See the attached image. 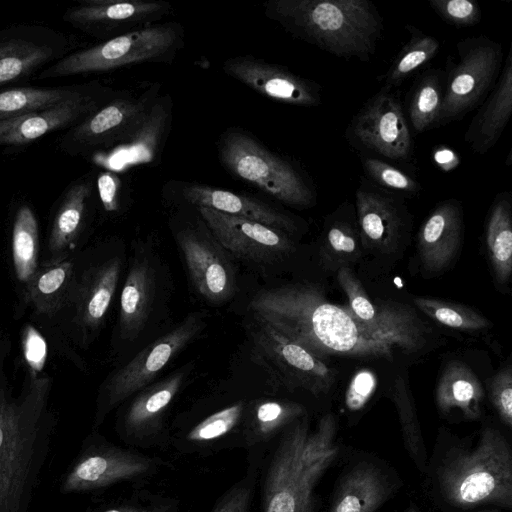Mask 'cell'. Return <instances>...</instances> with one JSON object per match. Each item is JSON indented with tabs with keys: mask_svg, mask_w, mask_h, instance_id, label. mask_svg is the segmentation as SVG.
Instances as JSON below:
<instances>
[{
	"mask_svg": "<svg viewBox=\"0 0 512 512\" xmlns=\"http://www.w3.org/2000/svg\"><path fill=\"white\" fill-rule=\"evenodd\" d=\"M248 310L321 360L327 356L392 360L396 352L410 354L422 348L428 332L365 324L348 305L331 303L318 287L307 283L260 290Z\"/></svg>",
	"mask_w": 512,
	"mask_h": 512,
	"instance_id": "cell-1",
	"label": "cell"
},
{
	"mask_svg": "<svg viewBox=\"0 0 512 512\" xmlns=\"http://www.w3.org/2000/svg\"><path fill=\"white\" fill-rule=\"evenodd\" d=\"M264 11L294 37L347 59L368 61L383 32L369 0H270Z\"/></svg>",
	"mask_w": 512,
	"mask_h": 512,
	"instance_id": "cell-2",
	"label": "cell"
},
{
	"mask_svg": "<svg viewBox=\"0 0 512 512\" xmlns=\"http://www.w3.org/2000/svg\"><path fill=\"white\" fill-rule=\"evenodd\" d=\"M447 500L459 507L512 504V453L500 432L487 427L477 447L450 460L440 475Z\"/></svg>",
	"mask_w": 512,
	"mask_h": 512,
	"instance_id": "cell-3",
	"label": "cell"
},
{
	"mask_svg": "<svg viewBox=\"0 0 512 512\" xmlns=\"http://www.w3.org/2000/svg\"><path fill=\"white\" fill-rule=\"evenodd\" d=\"M218 151L222 165L235 178L295 208L315 204L316 191L303 172L251 135L229 130L222 135Z\"/></svg>",
	"mask_w": 512,
	"mask_h": 512,
	"instance_id": "cell-4",
	"label": "cell"
},
{
	"mask_svg": "<svg viewBox=\"0 0 512 512\" xmlns=\"http://www.w3.org/2000/svg\"><path fill=\"white\" fill-rule=\"evenodd\" d=\"M181 41L182 32L176 23L148 25L63 56L42 71L39 78L100 73L144 62L164 61L174 56Z\"/></svg>",
	"mask_w": 512,
	"mask_h": 512,
	"instance_id": "cell-5",
	"label": "cell"
},
{
	"mask_svg": "<svg viewBox=\"0 0 512 512\" xmlns=\"http://www.w3.org/2000/svg\"><path fill=\"white\" fill-rule=\"evenodd\" d=\"M40 379L19 405L0 385V512H18L34 451L36 419L47 391Z\"/></svg>",
	"mask_w": 512,
	"mask_h": 512,
	"instance_id": "cell-6",
	"label": "cell"
},
{
	"mask_svg": "<svg viewBox=\"0 0 512 512\" xmlns=\"http://www.w3.org/2000/svg\"><path fill=\"white\" fill-rule=\"evenodd\" d=\"M205 326L203 313L189 314L170 331L155 339L112 372L101 389L98 423L112 409L153 383L156 376L200 335Z\"/></svg>",
	"mask_w": 512,
	"mask_h": 512,
	"instance_id": "cell-7",
	"label": "cell"
},
{
	"mask_svg": "<svg viewBox=\"0 0 512 512\" xmlns=\"http://www.w3.org/2000/svg\"><path fill=\"white\" fill-rule=\"evenodd\" d=\"M456 49L459 61L446 78L436 126L459 121L478 106L494 87L503 64L501 43L484 35L461 39Z\"/></svg>",
	"mask_w": 512,
	"mask_h": 512,
	"instance_id": "cell-8",
	"label": "cell"
},
{
	"mask_svg": "<svg viewBox=\"0 0 512 512\" xmlns=\"http://www.w3.org/2000/svg\"><path fill=\"white\" fill-rule=\"evenodd\" d=\"M250 336L254 361L287 388L319 396L334 385V368L265 323L253 318Z\"/></svg>",
	"mask_w": 512,
	"mask_h": 512,
	"instance_id": "cell-9",
	"label": "cell"
},
{
	"mask_svg": "<svg viewBox=\"0 0 512 512\" xmlns=\"http://www.w3.org/2000/svg\"><path fill=\"white\" fill-rule=\"evenodd\" d=\"M345 136L358 150L395 162H409L412 158L413 143L402 104L385 86L352 117Z\"/></svg>",
	"mask_w": 512,
	"mask_h": 512,
	"instance_id": "cell-10",
	"label": "cell"
},
{
	"mask_svg": "<svg viewBox=\"0 0 512 512\" xmlns=\"http://www.w3.org/2000/svg\"><path fill=\"white\" fill-rule=\"evenodd\" d=\"M308 428L304 415L279 436L263 476L262 512H312V493L299 477V458Z\"/></svg>",
	"mask_w": 512,
	"mask_h": 512,
	"instance_id": "cell-11",
	"label": "cell"
},
{
	"mask_svg": "<svg viewBox=\"0 0 512 512\" xmlns=\"http://www.w3.org/2000/svg\"><path fill=\"white\" fill-rule=\"evenodd\" d=\"M159 458L110 443L85 453L66 476L64 492L88 491L123 482L147 480L166 466Z\"/></svg>",
	"mask_w": 512,
	"mask_h": 512,
	"instance_id": "cell-12",
	"label": "cell"
},
{
	"mask_svg": "<svg viewBox=\"0 0 512 512\" xmlns=\"http://www.w3.org/2000/svg\"><path fill=\"white\" fill-rule=\"evenodd\" d=\"M185 375L178 370L131 397L117 421V433L126 444L144 449L169 447L166 415Z\"/></svg>",
	"mask_w": 512,
	"mask_h": 512,
	"instance_id": "cell-13",
	"label": "cell"
},
{
	"mask_svg": "<svg viewBox=\"0 0 512 512\" xmlns=\"http://www.w3.org/2000/svg\"><path fill=\"white\" fill-rule=\"evenodd\" d=\"M157 88L138 96L113 97L80 121L69 133L73 144L83 147L127 143L146 123L157 102Z\"/></svg>",
	"mask_w": 512,
	"mask_h": 512,
	"instance_id": "cell-14",
	"label": "cell"
},
{
	"mask_svg": "<svg viewBox=\"0 0 512 512\" xmlns=\"http://www.w3.org/2000/svg\"><path fill=\"white\" fill-rule=\"evenodd\" d=\"M212 236L230 254L248 261L271 263L292 252L287 233L261 223L197 207Z\"/></svg>",
	"mask_w": 512,
	"mask_h": 512,
	"instance_id": "cell-15",
	"label": "cell"
},
{
	"mask_svg": "<svg viewBox=\"0 0 512 512\" xmlns=\"http://www.w3.org/2000/svg\"><path fill=\"white\" fill-rule=\"evenodd\" d=\"M189 279L206 301L221 304L235 293V272L227 251L217 240L197 229L186 228L176 235Z\"/></svg>",
	"mask_w": 512,
	"mask_h": 512,
	"instance_id": "cell-16",
	"label": "cell"
},
{
	"mask_svg": "<svg viewBox=\"0 0 512 512\" xmlns=\"http://www.w3.org/2000/svg\"><path fill=\"white\" fill-rule=\"evenodd\" d=\"M170 9L164 1L82 0L70 7L63 18L94 35L118 36L159 20Z\"/></svg>",
	"mask_w": 512,
	"mask_h": 512,
	"instance_id": "cell-17",
	"label": "cell"
},
{
	"mask_svg": "<svg viewBox=\"0 0 512 512\" xmlns=\"http://www.w3.org/2000/svg\"><path fill=\"white\" fill-rule=\"evenodd\" d=\"M223 71L254 91L289 105L314 107L321 103V87L275 64L250 56L223 63Z\"/></svg>",
	"mask_w": 512,
	"mask_h": 512,
	"instance_id": "cell-18",
	"label": "cell"
},
{
	"mask_svg": "<svg viewBox=\"0 0 512 512\" xmlns=\"http://www.w3.org/2000/svg\"><path fill=\"white\" fill-rule=\"evenodd\" d=\"M356 222L361 242L378 252L398 245L408 214L401 199L361 178L355 193Z\"/></svg>",
	"mask_w": 512,
	"mask_h": 512,
	"instance_id": "cell-19",
	"label": "cell"
},
{
	"mask_svg": "<svg viewBox=\"0 0 512 512\" xmlns=\"http://www.w3.org/2000/svg\"><path fill=\"white\" fill-rule=\"evenodd\" d=\"M247 401L238 400L169 433V446L185 455L207 456L243 448V418Z\"/></svg>",
	"mask_w": 512,
	"mask_h": 512,
	"instance_id": "cell-20",
	"label": "cell"
},
{
	"mask_svg": "<svg viewBox=\"0 0 512 512\" xmlns=\"http://www.w3.org/2000/svg\"><path fill=\"white\" fill-rule=\"evenodd\" d=\"M63 37L36 26L0 32V86L26 78L65 52Z\"/></svg>",
	"mask_w": 512,
	"mask_h": 512,
	"instance_id": "cell-21",
	"label": "cell"
},
{
	"mask_svg": "<svg viewBox=\"0 0 512 512\" xmlns=\"http://www.w3.org/2000/svg\"><path fill=\"white\" fill-rule=\"evenodd\" d=\"M103 104L99 96L79 89L50 107L0 122V145H25L45 134L83 120Z\"/></svg>",
	"mask_w": 512,
	"mask_h": 512,
	"instance_id": "cell-22",
	"label": "cell"
},
{
	"mask_svg": "<svg viewBox=\"0 0 512 512\" xmlns=\"http://www.w3.org/2000/svg\"><path fill=\"white\" fill-rule=\"evenodd\" d=\"M462 231L461 203L457 199L438 203L419 230L418 251L422 267L428 272L444 271L456 257Z\"/></svg>",
	"mask_w": 512,
	"mask_h": 512,
	"instance_id": "cell-23",
	"label": "cell"
},
{
	"mask_svg": "<svg viewBox=\"0 0 512 512\" xmlns=\"http://www.w3.org/2000/svg\"><path fill=\"white\" fill-rule=\"evenodd\" d=\"M157 290V273L147 252L131 259L120 296L119 332L123 340L134 341L144 330L152 313Z\"/></svg>",
	"mask_w": 512,
	"mask_h": 512,
	"instance_id": "cell-24",
	"label": "cell"
},
{
	"mask_svg": "<svg viewBox=\"0 0 512 512\" xmlns=\"http://www.w3.org/2000/svg\"><path fill=\"white\" fill-rule=\"evenodd\" d=\"M499 77L472 118L464 140L472 152L483 155L502 136L512 115V50L509 48Z\"/></svg>",
	"mask_w": 512,
	"mask_h": 512,
	"instance_id": "cell-25",
	"label": "cell"
},
{
	"mask_svg": "<svg viewBox=\"0 0 512 512\" xmlns=\"http://www.w3.org/2000/svg\"><path fill=\"white\" fill-rule=\"evenodd\" d=\"M184 198L197 207L255 221L291 235L297 231L295 220L288 214L257 199L201 184L183 189Z\"/></svg>",
	"mask_w": 512,
	"mask_h": 512,
	"instance_id": "cell-26",
	"label": "cell"
},
{
	"mask_svg": "<svg viewBox=\"0 0 512 512\" xmlns=\"http://www.w3.org/2000/svg\"><path fill=\"white\" fill-rule=\"evenodd\" d=\"M305 414L293 401L256 398L247 401L243 418V444L249 453L264 454L267 445Z\"/></svg>",
	"mask_w": 512,
	"mask_h": 512,
	"instance_id": "cell-27",
	"label": "cell"
},
{
	"mask_svg": "<svg viewBox=\"0 0 512 512\" xmlns=\"http://www.w3.org/2000/svg\"><path fill=\"white\" fill-rule=\"evenodd\" d=\"M122 260L118 256L86 270L76 288L75 304L78 323L95 331L105 320L116 292Z\"/></svg>",
	"mask_w": 512,
	"mask_h": 512,
	"instance_id": "cell-28",
	"label": "cell"
},
{
	"mask_svg": "<svg viewBox=\"0 0 512 512\" xmlns=\"http://www.w3.org/2000/svg\"><path fill=\"white\" fill-rule=\"evenodd\" d=\"M484 390L474 372L463 362L447 363L436 387V403L439 410L448 413L459 409L463 416L475 420L481 415Z\"/></svg>",
	"mask_w": 512,
	"mask_h": 512,
	"instance_id": "cell-29",
	"label": "cell"
},
{
	"mask_svg": "<svg viewBox=\"0 0 512 512\" xmlns=\"http://www.w3.org/2000/svg\"><path fill=\"white\" fill-rule=\"evenodd\" d=\"M26 299L41 314L56 313L68 300L74 284L73 263L64 256L37 267L25 283Z\"/></svg>",
	"mask_w": 512,
	"mask_h": 512,
	"instance_id": "cell-30",
	"label": "cell"
},
{
	"mask_svg": "<svg viewBox=\"0 0 512 512\" xmlns=\"http://www.w3.org/2000/svg\"><path fill=\"white\" fill-rule=\"evenodd\" d=\"M485 240L496 281L504 285L512 272V207L507 191L498 193L490 207Z\"/></svg>",
	"mask_w": 512,
	"mask_h": 512,
	"instance_id": "cell-31",
	"label": "cell"
},
{
	"mask_svg": "<svg viewBox=\"0 0 512 512\" xmlns=\"http://www.w3.org/2000/svg\"><path fill=\"white\" fill-rule=\"evenodd\" d=\"M92 185L88 181H79L71 185L54 217L49 236V248L57 257L71 248L77 239L91 195Z\"/></svg>",
	"mask_w": 512,
	"mask_h": 512,
	"instance_id": "cell-32",
	"label": "cell"
},
{
	"mask_svg": "<svg viewBox=\"0 0 512 512\" xmlns=\"http://www.w3.org/2000/svg\"><path fill=\"white\" fill-rule=\"evenodd\" d=\"M385 495L379 473L370 467H357L345 477L330 512H373Z\"/></svg>",
	"mask_w": 512,
	"mask_h": 512,
	"instance_id": "cell-33",
	"label": "cell"
},
{
	"mask_svg": "<svg viewBox=\"0 0 512 512\" xmlns=\"http://www.w3.org/2000/svg\"><path fill=\"white\" fill-rule=\"evenodd\" d=\"M446 78L439 70H428L412 87L408 116L414 131L435 126L443 102Z\"/></svg>",
	"mask_w": 512,
	"mask_h": 512,
	"instance_id": "cell-34",
	"label": "cell"
},
{
	"mask_svg": "<svg viewBox=\"0 0 512 512\" xmlns=\"http://www.w3.org/2000/svg\"><path fill=\"white\" fill-rule=\"evenodd\" d=\"M38 224L34 212L21 206L15 215L12 231V256L17 278L26 283L38 264Z\"/></svg>",
	"mask_w": 512,
	"mask_h": 512,
	"instance_id": "cell-35",
	"label": "cell"
},
{
	"mask_svg": "<svg viewBox=\"0 0 512 512\" xmlns=\"http://www.w3.org/2000/svg\"><path fill=\"white\" fill-rule=\"evenodd\" d=\"M406 29L410 32V38L384 76V86L391 89L400 85L420 66L434 58L440 49V42L435 37L413 25H406Z\"/></svg>",
	"mask_w": 512,
	"mask_h": 512,
	"instance_id": "cell-36",
	"label": "cell"
},
{
	"mask_svg": "<svg viewBox=\"0 0 512 512\" xmlns=\"http://www.w3.org/2000/svg\"><path fill=\"white\" fill-rule=\"evenodd\" d=\"M78 90L74 87H22L0 92V122L55 105Z\"/></svg>",
	"mask_w": 512,
	"mask_h": 512,
	"instance_id": "cell-37",
	"label": "cell"
},
{
	"mask_svg": "<svg viewBox=\"0 0 512 512\" xmlns=\"http://www.w3.org/2000/svg\"><path fill=\"white\" fill-rule=\"evenodd\" d=\"M360 236L355 224L351 223L337 211L331 217L324 233L323 258L329 266L338 270L360 256Z\"/></svg>",
	"mask_w": 512,
	"mask_h": 512,
	"instance_id": "cell-38",
	"label": "cell"
},
{
	"mask_svg": "<svg viewBox=\"0 0 512 512\" xmlns=\"http://www.w3.org/2000/svg\"><path fill=\"white\" fill-rule=\"evenodd\" d=\"M415 306L437 323L464 331H478L492 326V322L474 309L438 298L415 297Z\"/></svg>",
	"mask_w": 512,
	"mask_h": 512,
	"instance_id": "cell-39",
	"label": "cell"
},
{
	"mask_svg": "<svg viewBox=\"0 0 512 512\" xmlns=\"http://www.w3.org/2000/svg\"><path fill=\"white\" fill-rule=\"evenodd\" d=\"M245 476L234 483L217 501L212 512H249L264 454L249 453Z\"/></svg>",
	"mask_w": 512,
	"mask_h": 512,
	"instance_id": "cell-40",
	"label": "cell"
},
{
	"mask_svg": "<svg viewBox=\"0 0 512 512\" xmlns=\"http://www.w3.org/2000/svg\"><path fill=\"white\" fill-rule=\"evenodd\" d=\"M362 166L367 179L382 189L415 195L422 188L417 180L380 158L362 157Z\"/></svg>",
	"mask_w": 512,
	"mask_h": 512,
	"instance_id": "cell-41",
	"label": "cell"
},
{
	"mask_svg": "<svg viewBox=\"0 0 512 512\" xmlns=\"http://www.w3.org/2000/svg\"><path fill=\"white\" fill-rule=\"evenodd\" d=\"M392 399L396 405L404 438L413 454L418 455L421 436L410 387L405 378L397 375L392 386Z\"/></svg>",
	"mask_w": 512,
	"mask_h": 512,
	"instance_id": "cell-42",
	"label": "cell"
},
{
	"mask_svg": "<svg viewBox=\"0 0 512 512\" xmlns=\"http://www.w3.org/2000/svg\"><path fill=\"white\" fill-rule=\"evenodd\" d=\"M337 422L333 414L324 415L316 431L307 435L299 458L300 470L306 469L330 451L336 433Z\"/></svg>",
	"mask_w": 512,
	"mask_h": 512,
	"instance_id": "cell-43",
	"label": "cell"
},
{
	"mask_svg": "<svg viewBox=\"0 0 512 512\" xmlns=\"http://www.w3.org/2000/svg\"><path fill=\"white\" fill-rule=\"evenodd\" d=\"M430 7L448 24L458 28L476 25L481 8L473 0H429Z\"/></svg>",
	"mask_w": 512,
	"mask_h": 512,
	"instance_id": "cell-44",
	"label": "cell"
},
{
	"mask_svg": "<svg viewBox=\"0 0 512 512\" xmlns=\"http://www.w3.org/2000/svg\"><path fill=\"white\" fill-rule=\"evenodd\" d=\"M491 403L497 411L502 422L511 428L512 426V370L507 366L488 381Z\"/></svg>",
	"mask_w": 512,
	"mask_h": 512,
	"instance_id": "cell-45",
	"label": "cell"
},
{
	"mask_svg": "<svg viewBox=\"0 0 512 512\" xmlns=\"http://www.w3.org/2000/svg\"><path fill=\"white\" fill-rule=\"evenodd\" d=\"M377 386L376 375L367 369L357 371L350 380L345 393V405L350 411L362 409Z\"/></svg>",
	"mask_w": 512,
	"mask_h": 512,
	"instance_id": "cell-46",
	"label": "cell"
},
{
	"mask_svg": "<svg viewBox=\"0 0 512 512\" xmlns=\"http://www.w3.org/2000/svg\"><path fill=\"white\" fill-rule=\"evenodd\" d=\"M179 502L173 498L148 496L130 499L102 512H177Z\"/></svg>",
	"mask_w": 512,
	"mask_h": 512,
	"instance_id": "cell-47",
	"label": "cell"
},
{
	"mask_svg": "<svg viewBox=\"0 0 512 512\" xmlns=\"http://www.w3.org/2000/svg\"><path fill=\"white\" fill-rule=\"evenodd\" d=\"M25 359L33 372L40 371L46 359V344L33 327L28 326L23 337Z\"/></svg>",
	"mask_w": 512,
	"mask_h": 512,
	"instance_id": "cell-48",
	"label": "cell"
},
{
	"mask_svg": "<svg viewBox=\"0 0 512 512\" xmlns=\"http://www.w3.org/2000/svg\"><path fill=\"white\" fill-rule=\"evenodd\" d=\"M338 448L334 446L323 457L313 463L306 469L300 470L299 477L302 485L306 490L312 493V489L324 471L331 465L333 460L337 457Z\"/></svg>",
	"mask_w": 512,
	"mask_h": 512,
	"instance_id": "cell-49",
	"label": "cell"
},
{
	"mask_svg": "<svg viewBox=\"0 0 512 512\" xmlns=\"http://www.w3.org/2000/svg\"><path fill=\"white\" fill-rule=\"evenodd\" d=\"M118 186L119 181L112 173H103L98 178L100 198L107 211H115L118 208Z\"/></svg>",
	"mask_w": 512,
	"mask_h": 512,
	"instance_id": "cell-50",
	"label": "cell"
},
{
	"mask_svg": "<svg viewBox=\"0 0 512 512\" xmlns=\"http://www.w3.org/2000/svg\"><path fill=\"white\" fill-rule=\"evenodd\" d=\"M433 159L438 167L444 171H450L459 164L457 154L449 148L440 147L434 151Z\"/></svg>",
	"mask_w": 512,
	"mask_h": 512,
	"instance_id": "cell-51",
	"label": "cell"
},
{
	"mask_svg": "<svg viewBox=\"0 0 512 512\" xmlns=\"http://www.w3.org/2000/svg\"><path fill=\"white\" fill-rule=\"evenodd\" d=\"M409 512H416L415 510H410Z\"/></svg>",
	"mask_w": 512,
	"mask_h": 512,
	"instance_id": "cell-52",
	"label": "cell"
}]
</instances>
